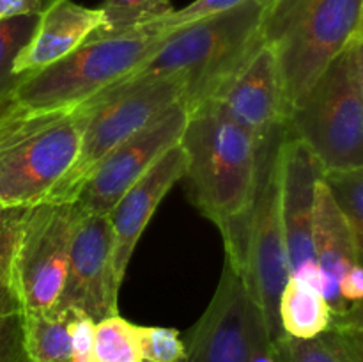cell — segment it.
Instances as JSON below:
<instances>
[{
    "mask_svg": "<svg viewBox=\"0 0 363 362\" xmlns=\"http://www.w3.org/2000/svg\"><path fill=\"white\" fill-rule=\"evenodd\" d=\"M321 174L323 167L314 155L286 128L279 148V185L289 273L312 284L323 293L325 277L315 261L312 243L314 194Z\"/></svg>",
    "mask_w": 363,
    "mask_h": 362,
    "instance_id": "cell-13",
    "label": "cell"
},
{
    "mask_svg": "<svg viewBox=\"0 0 363 362\" xmlns=\"http://www.w3.org/2000/svg\"><path fill=\"white\" fill-rule=\"evenodd\" d=\"M69 311V330L71 339V361L73 362H94L92 361V350H94V319L89 318L85 312L77 309H67Z\"/></svg>",
    "mask_w": 363,
    "mask_h": 362,
    "instance_id": "cell-28",
    "label": "cell"
},
{
    "mask_svg": "<svg viewBox=\"0 0 363 362\" xmlns=\"http://www.w3.org/2000/svg\"><path fill=\"white\" fill-rule=\"evenodd\" d=\"M73 202H41L21 212L14 273L27 312L55 311L69 259Z\"/></svg>",
    "mask_w": 363,
    "mask_h": 362,
    "instance_id": "cell-9",
    "label": "cell"
},
{
    "mask_svg": "<svg viewBox=\"0 0 363 362\" xmlns=\"http://www.w3.org/2000/svg\"><path fill=\"white\" fill-rule=\"evenodd\" d=\"M209 102L216 103L257 142L282 128L287 106L279 66L269 46L262 43L248 62Z\"/></svg>",
    "mask_w": 363,
    "mask_h": 362,
    "instance_id": "cell-14",
    "label": "cell"
},
{
    "mask_svg": "<svg viewBox=\"0 0 363 362\" xmlns=\"http://www.w3.org/2000/svg\"><path fill=\"white\" fill-rule=\"evenodd\" d=\"M179 144L186 155L184 177L191 201L218 227L225 259L240 270L261 142L216 103L206 102L190 110Z\"/></svg>",
    "mask_w": 363,
    "mask_h": 362,
    "instance_id": "cell-1",
    "label": "cell"
},
{
    "mask_svg": "<svg viewBox=\"0 0 363 362\" xmlns=\"http://www.w3.org/2000/svg\"><path fill=\"white\" fill-rule=\"evenodd\" d=\"M67 322V309L27 312L25 337L32 362H73Z\"/></svg>",
    "mask_w": 363,
    "mask_h": 362,
    "instance_id": "cell-21",
    "label": "cell"
},
{
    "mask_svg": "<svg viewBox=\"0 0 363 362\" xmlns=\"http://www.w3.org/2000/svg\"><path fill=\"white\" fill-rule=\"evenodd\" d=\"M268 2L252 0L174 28L137 70L113 85L179 73L186 82L183 102L188 110L209 102L262 46Z\"/></svg>",
    "mask_w": 363,
    "mask_h": 362,
    "instance_id": "cell-2",
    "label": "cell"
},
{
    "mask_svg": "<svg viewBox=\"0 0 363 362\" xmlns=\"http://www.w3.org/2000/svg\"><path fill=\"white\" fill-rule=\"evenodd\" d=\"M321 180L350 224L358 247L363 251V167L323 170Z\"/></svg>",
    "mask_w": 363,
    "mask_h": 362,
    "instance_id": "cell-24",
    "label": "cell"
},
{
    "mask_svg": "<svg viewBox=\"0 0 363 362\" xmlns=\"http://www.w3.org/2000/svg\"><path fill=\"white\" fill-rule=\"evenodd\" d=\"M183 75H169L135 84L113 85L82 103L80 149L69 172L46 202H73L85 177L117 146L158 119L184 96Z\"/></svg>",
    "mask_w": 363,
    "mask_h": 362,
    "instance_id": "cell-7",
    "label": "cell"
},
{
    "mask_svg": "<svg viewBox=\"0 0 363 362\" xmlns=\"http://www.w3.org/2000/svg\"><path fill=\"white\" fill-rule=\"evenodd\" d=\"M312 243L315 261L325 277L323 297L328 302L332 318H340L358 305H347L339 293V280L347 270L362 263L363 251L358 247L350 224L333 201L328 187L319 177L314 194V220H312Z\"/></svg>",
    "mask_w": 363,
    "mask_h": 362,
    "instance_id": "cell-17",
    "label": "cell"
},
{
    "mask_svg": "<svg viewBox=\"0 0 363 362\" xmlns=\"http://www.w3.org/2000/svg\"><path fill=\"white\" fill-rule=\"evenodd\" d=\"M144 362H145V361H144Z\"/></svg>",
    "mask_w": 363,
    "mask_h": 362,
    "instance_id": "cell-32",
    "label": "cell"
},
{
    "mask_svg": "<svg viewBox=\"0 0 363 362\" xmlns=\"http://www.w3.org/2000/svg\"><path fill=\"white\" fill-rule=\"evenodd\" d=\"M286 128L323 170L363 167V34L287 109Z\"/></svg>",
    "mask_w": 363,
    "mask_h": 362,
    "instance_id": "cell-4",
    "label": "cell"
},
{
    "mask_svg": "<svg viewBox=\"0 0 363 362\" xmlns=\"http://www.w3.org/2000/svg\"><path fill=\"white\" fill-rule=\"evenodd\" d=\"M103 27L101 9L80 6L73 0H50L38 16L34 32L13 62L16 77H30L84 45Z\"/></svg>",
    "mask_w": 363,
    "mask_h": 362,
    "instance_id": "cell-16",
    "label": "cell"
},
{
    "mask_svg": "<svg viewBox=\"0 0 363 362\" xmlns=\"http://www.w3.org/2000/svg\"><path fill=\"white\" fill-rule=\"evenodd\" d=\"M50 0H0V21L20 14H38Z\"/></svg>",
    "mask_w": 363,
    "mask_h": 362,
    "instance_id": "cell-30",
    "label": "cell"
},
{
    "mask_svg": "<svg viewBox=\"0 0 363 362\" xmlns=\"http://www.w3.org/2000/svg\"><path fill=\"white\" fill-rule=\"evenodd\" d=\"M284 133L286 124L259 144V169L248 209L243 263L236 270L264 316L272 343L284 336L279 300L291 277L279 185V148Z\"/></svg>",
    "mask_w": 363,
    "mask_h": 362,
    "instance_id": "cell-8",
    "label": "cell"
},
{
    "mask_svg": "<svg viewBox=\"0 0 363 362\" xmlns=\"http://www.w3.org/2000/svg\"><path fill=\"white\" fill-rule=\"evenodd\" d=\"M261 34L275 55L289 109L330 60L363 34V0H269Z\"/></svg>",
    "mask_w": 363,
    "mask_h": 362,
    "instance_id": "cell-3",
    "label": "cell"
},
{
    "mask_svg": "<svg viewBox=\"0 0 363 362\" xmlns=\"http://www.w3.org/2000/svg\"><path fill=\"white\" fill-rule=\"evenodd\" d=\"M162 39V34L145 28L91 35L62 60L23 78L11 92V109L16 114H38L82 105L137 70Z\"/></svg>",
    "mask_w": 363,
    "mask_h": 362,
    "instance_id": "cell-5",
    "label": "cell"
},
{
    "mask_svg": "<svg viewBox=\"0 0 363 362\" xmlns=\"http://www.w3.org/2000/svg\"><path fill=\"white\" fill-rule=\"evenodd\" d=\"M252 362H277V358H275V353H273V348H272V350H268V351H262V353L255 355V357H254V361H252Z\"/></svg>",
    "mask_w": 363,
    "mask_h": 362,
    "instance_id": "cell-31",
    "label": "cell"
},
{
    "mask_svg": "<svg viewBox=\"0 0 363 362\" xmlns=\"http://www.w3.org/2000/svg\"><path fill=\"white\" fill-rule=\"evenodd\" d=\"M279 322L286 336L312 339L328 329L332 311L321 291L291 275L280 295Z\"/></svg>",
    "mask_w": 363,
    "mask_h": 362,
    "instance_id": "cell-20",
    "label": "cell"
},
{
    "mask_svg": "<svg viewBox=\"0 0 363 362\" xmlns=\"http://www.w3.org/2000/svg\"><path fill=\"white\" fill-rule=\"evenodd\" d=\"M23 209L0 208V362H32L25 337V309L14 273V243Z\"/></svg>",
    "mask_w": 363,
    "mask_h": 362,
    "instance_id": "cell-18",
    "label": "cell"
},
{
    "mask_svg": "<svg viewBox=\"0 0 363 362\" xmlns=\"http://www.w3.org/2000/svg\"><path fill=\"white\" fill-rule=\"evenodd\" d=\"M183 341L184 362H252L273 348L261 309L227 259L211 302Z\"/></svg>",
    "mask_w": 363,
    "mask_h": 362,
    "instance_id": "cell-10",
    "label": "cell"
},
{
    "mask_svg": "<svg viewBox=\"0 0 363 362\" xmlns=\"http://www.w3.org/2000/svg\"><path fill=\"white\" fill-rule=\"evenodd\" d=\"M119 290L108 215L82 212L74 206L67 273L57 309H77L98 323L119 314Z\"/></svg>",
    "mask_w": 363,
    "mask_h": 362,
    "instance_id": "cell-12",
    "label": "cell"
},
{
    "mask_svg": "<svg viewBox=\"0 0 363 362\" xmlns=\"http://www.w3.org/2000/svg\"><path fill=\"white\" fill-rule=\"evenodd\" d=\"M103 27L92 35H116L145 27L172 13L170 0H103Z\"/></svg>",
    "mask_w": 363,
    "mask_h": 362,
    "instance_id": "cell-22",
    "label": "cell"
},
{
    "mask_svg": "<svg viewBox=\"0 0 363 362\" xmlns=\"http://www.w3.org/2000/svg\"><path fill=\"white\" fill-rule=\"evenodd\" d=\"M186 155L181 144L170 148L108 213L113 236V272L123 284L135 247L170 188L184 177Z\"/></svg>",
    "mask_w": 363,
    "mask_h": 362,
    "instance_id": "cell-15",
    "label": "cell"
},
{
    "mask_svg": "<svg viewBox=\"0 0 363 362\" xmlns=\"http://www.w3.org/2000/svg\"><path fill=\"white\" fill-rule=\"evenodd\" d=\"M252 2V0H194L188 6L181 7V9H174L172 13H169L167 16L158 18V20L147 23L145 31L152 32V34H169L174 28L183 27V25L191 23L195 20H201V18L211 16V14L223 13V11L234 9L238 6H243V4Z\"/></svg>",
    "mask_w": 363,
    "mask_h": 362,
    "instance_id": "cell-27",
    "label": "cell"
},
{
    "mask_svg": "<svg viewBox=\"0 0 363 362\" xmlns=\"http://www.w3.org/2000/svg\"><path fill=\"white\" fill-rule=\"evenodd\" d=\"M186 103L181 99L151 124L117 146L85 177L73 204L82 212L108 215L121 197L176 144L186 126Z\"/></svg>",
    "mask_w": 363,
    "mask_h": 362,
    "instance_id": "cell-11",
    "label": "cell"
},
{
    "mask_svg": "<svg viewBox=\"0 0 363 362\" xmlns=\"http://www.w3.org/2000/svg\"><path fill=\"white\" fill-rule=\"evenodd\" d=\"M339 293L347 305L362 304L363 298V270L362 263L351 266L339 280Z\"/></svg>",
    "mask_w": 363,
    "mask_h": 362,
    "instance_id": "cell-29",
    "label": "cell"
},
{
    "mask_svg": "<svg viewBox=\"0 0 363 362\" xmlns=\"http://www.w3.org/2000/svg\"><path fill=\"white\" fill-rule=\"evenodd\" d=\"M94 362H144L138 343L137 325L113 314L96 323Z\"/></svg>",
    "mask_w": 363,
    "mask_h": 362,
    "instance_id": "cell-23",
    "label": "cell"
},
{
    "mask_svg": "<svg viewBox=\"0 0 363 362\" xmlns=\"http://www.w3.org/2000/svg\"><path fill=\"white\" fill-rule=\"evenodd\" d=\"M80 106L16 114L0 131V208L48 201L80 149Z\"/></svg>",
    "mask_w": 363,
    "mask_h": 362,
    "instance_id": "cell-6",
    "label": "cell"
},
{
    "mask_svg": "<svg viewBox=\"0 0 363 362\" xmlns=\"http://www.w3.org/2000/svg\"><path fill=\"white\" fill-rule=\"evenodd\" d=\"M142 358L145 362H184L186 348L176 329L137 325Z\"/></svg>",
    "mask_w": 363,
    "mask_h": 362,
    "instance_id": "cell-26",
    "label": "cell"
},
{
    "mask_svg": "<svg viewBox=\"0 0 363 362\" xmlns=\"http://www.w3.org/2000/svg\"><path fill=\"white\" fill-rule=\"evenodd\" d=\"M38 14H20L0 21V103L9 99L11 92L23 80L13 73L18 52L27 45L38 23Z\"/></svg>",
    "mask_w": 363,
    "mask_h": 362,
    "instance_id": "cell-25",
    "label": "cell"
},
{
    "mask_svg": "<svg viewBox=\"0 0 363 362\" xmlns=\"http://www.w3.org/2000/svg\"><path fill=\"white\" fill-rule=\"evenodd\" d=\"M277 362H363L362 305L332 318L328 329L312 339L284 334L273 343Z\"/></svg>",
    "mask_w": 363,
    "mask_h": 362,
    "instance_id": "cell-19",
    "label": "cell"
}]
</instances>
